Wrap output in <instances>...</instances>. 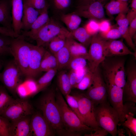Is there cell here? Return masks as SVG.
I'll return each mask as SVG.
<instances>
[{"mask_svg":"<svg viewBox=\"0 0 136 136\" xmlns=\"http://www.w3.org/2000/svg\"><path fill=\"white\" fill-rule=\"evenodd\" d=\"M56 89L52 87L45 90L37 101V107L52 126L56 135L71 136L62 121L56 100Z\"/></svg>","mask_w":136,"mask_h":136,"instance_id":"cell-1","label":"cell"},{"mask_svg":"<svg viewBox=\"0 0 136 136\" xmlns=\"http://www.w3.org/2000/svg\"><path fill=\"white\" fill-rule=\"evenodd\" d=\"M55 96L62 123L71 136H80L83 132L96 130L86 125L81 121L69 107L57 88H56Z\"/></svg>","mask_w":136,"mask_h":136,"instance_id":"cell-2","label":"cell"},{"mask_svg":"<svg viewBox=\"0 0 136 136\" xmlns=\"http://www.w3.org/2000/svg\"><path fill=\"white\" fill-rule=\"evenodd\" d=\"M94 112L96 121L100 127L112 136L118 134L117 126L120 122L119 115L107 100L94 105Z\"/></svg>","mask_w":136,"mask_h":136,"instance_id":"cell-3","label":"cell"},{"mask_svg":"<svg viewBox=\"0 0 136 136\" xmlns=\"http://www.w3.org/2000/svg\"><path fill=\"white\" fill-rule=\"evenodd\" d=\"M21 35L13 38L10 46V54L25 78L28 76L29 61L31 44L26 41Z\"/></svg>","mask_w":136,"mask_h":136,"instance_id":"cell-4","label":"cell"},{"mask_svg":"<svg viewBox=\"0 0 136 136\" xmlns=\"http://www.w3.org/2000/svg\"><path fill=\"white\" fill-rule=\"evenodd\" d=\"M22 72L14 60L8 62L0 72V81L4 86L14 95L16 94V88L24 80Z\"/></svg>","mask_w":136,"mask_h":136,"instance_id":"cell-5","label":"cell"},{"mask_svg":"<svg viewBox=\"0 0 136 136\" xmlns=\"http://www.w3.org/2000/svg\"><path fill=\"white\" fill-rule=\"evenodd\" d=\"M108 41L99 35L92 36L88 53V68L94 73L106 58L105 53Z\"/></svg>","mask_w":136,"mask_h":136,"instance_id":"cell-6","label":"cell"},{"mask_svg":"<svg viewBox=\"0 0 136 136\" xmlns=\"http://www.w3.org/2000/svg\"><path fill=\"white\" fill-rule=\"evenodd\" d=\"M102 63L105 78L113 79L118 86L123 88L126 80L125 60L121 58L107 60L106 58Z\"/></svg>","mask_w":136,"mask_h":136,"instance_id":"cell-7","label":"cell"},{"mask_svg":"<svg viewBox=\"0 0 136 136\" xmlns=\"http://www.w3.org/2000/svg\"><path fill=\"white\" fill-rule=\"evenodd\" d=\"M61 35L72 37L71 32L61 24L50 18L48 23L38 32L32 40L37 45L44 48L53 39Z\"/></svg>","mask_w":136,"mask_h":136,"instance_id":"cell-8","label":"cell"},{"mask_svg":"<svg viewBox=\"0 0 136 136\" xmlns=\"http://www.w3.org/2000/svg\"><path fill=\"white\" fill-rule=\"evenodd\" d=\"M35 111L33 105L27 99L17 98L14 99L1 115L11 122L31 115Z\"/></svg>","mask_w":136,"mask_h":136,"instance_id":"cell-9","label":"cell"},{"mask_svg":"<svg viewBox=\"0 0 136 136\" xmlns=\"http://www.w3.org/2000/svg\"><path fill=\"white\" fill-rule=\"evenodd\" d=\"M72 95L77 101L79 111L85 124L95 130L98 129L100 127L95 118L94 112V104L93 102L83 93L76 92L73 93Z\"/></svg>","mask_w":136,"mask_h":136,"instance_id":"cell-10","label":"cell"},{"mask_svg":"<svg viewBox=\"0 0 136 136\" xmlns=\"http://www.w3.org/2000/svg\"><path fill=\"white\" fill-rule=\"evenodd\" d=\"M85 94L94 105L107 100L108 96L106 84L101 75L99 67L94 73L92 83Z\"/></svg>","mask_w":136,"mask_h":136,"instance_id":"cell-11","label":"cell"},{"mask_svg":"<svg viewBox=\"0 0 136 136\" xmlns=\"http://www.w3.org/2000/svg\"><path fill=\"white\" fill-rule=\"evenodd\" d=\"M105 79L110 104L118 112L120 123L122 122L125 120L124 112L123 89L117 85L113 79Z\"/></svg>","mask_w":136,"mask_h":136,"instance_id":"cell-12","label":"cell"},{"mask_svg":"<svg viewBox=\"0 0 136 136\" xmlns=\"http://www.w3.org/2000/svg\"><path fill=\"white\" fill-rule=\"evenodd\" d=\"M30 126L32 136H55L56 135L52 126L39 110L31 115Z\"/></svg>","mask_w":136,"mask_h":136,"instance_id":"cell-13","label":"cell"},{"mask_svg":"<svg viewBox=\"0 0 136 136\" xmlns=\"http://www.w3.org/2000/svg\"><path fill=\"white\" fill-rule=\"evenodd\" d=\"M126 71L125 84L123 88V100L136 103V65L135 62L128 65Z\"/></svg>","mask_w":136,"mask_h":136,"instance_id":"cell-14","label":"cell"},{"mask_svg":"<svg viewBox=\"0 0 136 136\" xmlns=\"http://www.w3.org/2000/svg\"><path fill=\"white\" fill-rule=\"evenodd\" d=\"M73 12L80 17L96 21L103 19L105 15L103 4L99 2L77 6L76 10Z\"/></svg>","mask_w":136,"mask_h":136,"instance_id":"cell-15","label":"cell"},{"mask_svg":"<svg viewBox=\"0 0 136 136\" xmlns=\"http://www.w3.org/2000/svg\"><path fill=\"white\" fill-rule=\"evenodd\" d=\"M46 50L43 47L31 44L29 59L28 78L35 79L41 73L40 71L41 62Z\"/></svg>","mask_w":136,"mask_h":136,"instance_id":"cell-16","label":"cell"},{"mask_svg":"<svg viewBox=\"0 0 136 136\" xmlns=\"http://www.w3.org/2000/svg\"><path fill=\"white\" fill-rule=\"evenodd\" d=\"M31 116L11 122L10 136H32L30 126Z\"/></svg>","mask_w":136,"mask_h":136,"instance_id":"cell-17","label":"cell"},{"mask_svg":"<svg viewBox=\"0 0 136 136\" xmlns=\"http://www.w3.org/2000/svg\"><path fill=\"white\" fill-rule=\"evenodd\" d=\"M108 45L106 51V57L122 56L130 54L136 58V52L131 51L121 40H108Z\"/></svg>","mask_w":136,"mask_h":136,"instance_id":"cell-18","label":"cell"},{"mask_svg":"<svg viewBox=\"0 0 136 136\" xmlns=\"http://www.w3.org/2000/svg\"><path fill=\"white\" fill-rule=\"evenodd\" d=\"M23 8L21 22V30L28 31L41 13L26 0H23Z\"/></svg>","mask_w":136,"mask_h":136,"instance_id":"cell-19","label":"cell"},{"mask_svg":"<svg viewBox=\"0 0 136 136\" xmlns=\"http://www.w3.org/2000/svg\"><path fill=\"white\" fill-rule=\"evenodd\" d=\"M11 3L13 30L16 36L18 37L21 35L22 30L23 0H12Z\"/></svg>","mask_w":136,"mask_h":136,"instance_id":"cell-20","label":"cell"},{"mask_svg":"<svg viewBox=\"0 0 136 136\" xmlns=\"http://www.w3.org/2000/svg\"><path fill=\"white\" fill-rule=\"evenodd\" d=\"M16 94L20 98L27 99L38 93L36 81L35 79L26 78L17 86Z\"/></svg>","mask_w":136,"mask_h":136,"instance_id":"cell-21","label":"cell"},{"mask_svg":"<svg viewBox=\"0 0 136 136\" xmlns=\"http://www.w3.org/2000/svg\"><path fill=\"white\" fill-rule=\"evenodd\" d=\"M48 9L46 8L41 13L32 24L29 30L21 31L22 34L20 35L24 37H28L32 39L49 21L50 18L48 14Z\"/></svg>","mask_w":136,"mask_h":136,"instance_id":"cell-22","label":"cell"},{"mask_svg":"<svg viewBox=\"0 0 136 136\" xmlns=\"http://www.w3.org/2000/svg\"><path fill=\"white\" fill-rule=\"evenodd\" d=\"M11 1L12 0H0V24L14 32Z\"/></svg>","mask_w":136,"mask_h":136,"instance_id":"cell-23","label":"cell"},{"mask_svg":"<svg viewBox=\"0 0 136 136\" xmlns=\"http://www.w3.org/2000/svg\"><path fill=\"white\" fill-rule=\"evenodd\" d=\"M67 40L71 58L82 57L88 60V51L85 47L76 41L72 37L67 38Z\"/></svg>","mask_w":136,"mask_h":136,"instance_id":"cell-24","label":"cell"},{"mask_svg":"<svg viewBox=\"0 0 136 136\" xmlns=\"http://www.w3.org/2000/svg\"><path fill=\"white\" fill-rule=\"evenodd\" d=\"M58 88L64 96L70 94L72 89L68 73L65 70L59 71L57 76Z\"/></svg>","mask_w":136,"mask_h":136,"instance_id":"cell-25","label":"cell"},{"mask_svg":"<svg viewBox=\"0 0 136 136\" xmlns=\"http://www.w3.org/2000/svg\"><path fill=\"white\" fill-rule=\"evenodd\" d=\"M55 56L58 63V71H59L66 68L71 58L67 39L64 46Z\"/></svg>","mask_w":136,"mask_h":136,"instance_id":"cell-26","label":"cell"},{"mask_svg":"<svg viewBox=\"0 0 136 136\" xmlns=\"http://www.w3.org/2000/svg\"><path fill=\"white\" fill-rule=\"evenodd\" d=\"M58 63L55 56L46 50L41 62L40 72H46L52 69L58 70Z\"/></svg>","mask_w":136,"mask_h":136,"instance_id":"cell-27","label":"cell"},{"mask_svg":"<svg viewBox=\"0 0 136 136\" xmlns=\"http://www.w3.org/2000/svg\"><path fill=\"white\" fill-rule=\"evenodd\" d=\"M105 8L107 12L111 15L121 13L125 14L128 11L127 1L112 0L106 5Z\"/></svg>","mask_w":136,"mask_h":136,"instance_id":"cell-28","label":"cell"},{"mask_svg":"<svg viewBox=\"0 0 136 136\" xmlns=\"http://www.w3.org/2000/svg\"><path fill=\"white\" fill-rule=\"evenodd\" d=\"M80 16L73 12L62 14L61 20L66 25L70 32L76 30L79 27L81 22Z\"/></svg>","mask_w":136,"mask_h":136,"instance_id":"cell-29","label":"cell"},{"mask_svg":"<svg viewBox=\"0 0 136 136\" xmlns=\"http://www.w3.org/2000/svg\"><path fill=\"white\" fill-rule=\"evenodd\" d=\"M71 32L74 39L76 40L86 48L90 45L92 36L88 33L84 27H79Z\"/></svg>","mask_w":136,"mask_h":136,"instance_id":"cell-30","label":"cell"},{"mask_svg":"<svg viewBox=\"0 0 136 136\" xmlns=\"http://www.w3.org/2000/svg\"><path fill=\"white\" fill-rule=\"evenodd\" d=\"M56 69H52L46 73L37 81L38 93L45 90L51 83L57 71Z\"/></svg>","mask_w":136,"mask_h":136,"instance_id":"cell-31","label":"cell"},{"mask_svg":"<svg viewBox=\"0 0 136 136\" xmlns=\"http://www.w3.org/2000/svg\"><path fill=\"white\" fill-rule=\"evenodd\" d=\"M64 35H58L53 39L47 46L49 51L54 55L65 45L67 38L71 37Z\"/></svg>","mask_w":136,"mask_h":136,"instance_id":"cell-32","label":"cell"},{"mask_svg":"<svg viewBox=\"0 0 136 136\" xmlns=\"http://www.w3.org/2000/svg\"><path fill=\"white\" fill-rule=\"evenodd\" d=\"M129 23L126 18L118 29L122 37L125 40L128 45L134 51L136 52L135 45L128 31Z\"/></svg>","mask_w":136,"mask_h":136,"instance_id":"cell-33","label":"cell"},{"mask_svg":"<svg viewBox=\"0 0 136 136\" xmlns=\"http://www.w3.org/2000/svg\"><path fill=\"white\" fill-rule=\"evenodd\" d=\"M14 99L9 95L4 86L0 85V115Z\"/></svg>","mask_w":136,"mask_h":136,"instance_id":"cell-34","label":"cell"},{"mask_svg":"<svg viewBox=\"0 0 136 136\" xmlns=\"http://www.w3.org/2000/svg\"><path fill=\"white\" fill-rule=\"evenodd\" d=\"M94 73L91 72L88 68L84 76L77 84L75 88L84 90L87 89L91 85L93 79Z\"/></svg>","mask_w":136,"mask_h":136,"instance_id":"cell-35","label":"cell"},{"mask_svg":"<svg viewBox=\"0 0 136 136\" xmlns=\"http://www.w3.org/2000/svg\"><path fill=\"white\" fill-rule=\"evenodd\" d=\"M87 60L82 57L71 58L66 68L70 70L76 71L87 67Z\"/></svg>","mask_w":136,"mask_h":136,"instance_id":"cell-36","label":"cell"},{"mask_svg":"<svg viewBox=\"0 0 136 136\" xmlns=\"http://www.w3.org/2000/svg\"><path fill=\"white\" fill-rule=\"evenodd\" d=\"M131 113L125 115V120L119 124L126 127L134 136H136V118Z\"/></svg>","mask_w":136,"mask_h":136,"instance_id":"cell-37","label":"cell"},{"mask_svg":"<svg viewBox=\"0 0 136 136\" xmlns=\"http://www.w3.org/2000/svg\"><path fill=\"white\" fill-rule=\"evenodd\" d=\"M13 38L0 33V56L10 53V46Z\"/></svg>","mask_w":136,"mask_h":136,"instance_id":"cell-38","label":"cell"},{"mask_svg":"<svg viewBox=\"0 0 136 136\" xmlns=\"http://www.w3.org/2000/svg\"><path fill=\"white\" fill-rule=\"evenodd\" d=\"M65 97L66 101L69 107L85 124L84 121L80 113L78 102L76 99L73 95L70 94Z\"/></svg>","mask_w":136,"mask_h":136,"instance_id":"cell-39","label":"cell"},{"mask_svg":"<svg viewBox=\"0 0 136 136\" xmlns=\"http://www.w3.org/2000/svg\"><path fill=\"white\" fill-rule=\"evenodd\" d=\"M50 2L54 8L62 11L68 9L71 6L73 0H50Z\"/></svg>","mask_w":136,"mask_h":136,"instance_id":"cell-40","label":"cell"},{"mask_svg":"<svg viewBox=\"0 0 136 136\" xmlns=\"http://www.w3.org/2000/svg\"><path fill=\"white\" fill-rule=\"evenodd\" d=\"M11 124L9 120L0 115V136H10Z\"/></svg>","mask_w":136,"mask_h":136,"instance_id":"cell-41","label":"cell"},{"mask_svg":"<svg viewBox=\"0 0 136 136\" xmlns=\"http://www.w3.org/2000/svg\"><path fill=\"white\" fill-rule=\"evenodd\" d=\"M88 33L92 36L99 31V22L95 20L90 19L84 26Z\"/></svg>","mask_w":136,"mask_h":136,"instance_id":"cell-42","label":"cell"},{"mask_svg":"<svg viewBox=\"0 0 136 136\" xmlns=\"http://www.w3.org/2000/svg\"><path fill=\"white\" fill-rule=\"evenodd\" d=\"M99 35L101 37L106 40H116L122 37L118 28L111 29L106 33H100Z\"/></svg>","mask_w":136,"mask_h":136,"instance_id":"cell-43","label":"cell"},{"mask_svg":"<svg viewBox=\"0 0 136 136\" xmlns=\"http://www.w3.org/2000/svg\"><path fill=\"white\" fill-rule=\"evenodd\" d=\"M35 9L41 13L47 8L49 5L47 0H26Z\"/></svg>","mask_w":136,"mask_h":136,"instance_id":"cell-44","label":"cell"},{"mask_svg":"<svg viewBox=\"0 0 136 136\" xmlns=\"http://www.w3.org/2000/svg\"><path fill=\"white\" fill-rule=\"evenodd\" d=\"M136 103L132 101H126L124 103V115L131 113L135 115L136 113Z\"/></svg>","mask_w":136,"mask_h":136,"instance_id":"cell-45","label":"cell"},{"mask_svg":"<svg viewBox=\"0 0 136 136\" xmlns=\"http://www.w3.org/2000/svg\"><path fill=\"white\" fill-rule=\"evenodd\" d=\"M99 25L100 33H106L111 29L110 23L107 20H103L99 22Z\"/></svg>","mask_w":136,"mask_h":136,"instance_id":"cell-46","label":"cell"},{"mask_svg":"<svg viewBox=\"0 0 136 136\" xmlns=\"http://www.w3.org/2000/svg\"><path fill=\"white\" fill-rule=\"evenodd\" d=\"M68 73L72 88H75L77 84L76 71L73 70H70Z\"/></svg>","mask_w":136,"mask_h":136,"instance_id":"cell-47","label":"cell"},{"mask_svg":"<svg viewBox=\"0 0 136 136\" xmlns=\"http://www.w3.org/2000/svg\"><path fill=\"white\" fill-rule=\"evenodd\" d=\"M93 133H85V136H106L107 135L108 132L105 129L100 127L95 131Z\"/></svg>","mask_w":136,"mask_h":136,"instance_id":"cell-48","label":"cell"},{"mask_svg":"<svg viewBox=\"0 0 136 136\" xmlns=\"http://www.w3.org/2000/svg\"><path fill=\"white\" fill-rule=\"evenodd\" d=\"M128 28L129 34L132 39L136 31V18L130 23Z\"/></svg>","mask_w":136,"mask_h":136,"instance_id":"cell-49","label":"cell"},{"mask_svg":"<svg viewBox=\"0 0 136 136\" xmlns=\"http://www.w3.org/2000/svg\"><path fill=\"white\" fill-rule=\"evenodd\" d=\"M0 33L13 38L17 37L13 31L3 26H0Z\"/></svg>","mask_w":136,"mask_h":136,"instance_id":"cell-50","label":"cell"},{"mask_svg":"<svg viewBox=\"0 0 136 136\" xmlns=\"http://www.w3.org/2000/svg\"><path fill=\"white\" fill-rule=\"evenodd\" d=\"M106 0H77V6L89 4L95 2H99L103 4Z\"/></svg>","mask_w":136,"mask_h":136,"instance_id":"cell-51","label":"cell"},{"mask_svg":"<svg viewBox=\"0 0 136 136\" xmlns=\"http://www.w3.org/2000/svg\"><path fill=\"white\" fill-rule=\"evenodd\" d=\"M126 18L125 14L121 13L118 14L115 20L117 24L119 26H120Z\"/></svg>","mask_w":136,"mask_h":136,"instance_id":"cell-52","label":"cell"},{"mask_svg":"<svg viewBox=\"0 0 136 136\" xmlns=\"http://www.w3.org/2000/svg\"><path fill=\"white\" fill-rule=\"evenodd\" d=\"M135 18H136V11L132 9L128 13L126 17L129 24Z\"/></svg>","mask_w":136,"mask_h":136,"instance_id":"cell-53","label":"cell"},{"mask_svg":"<svg viewBox=\"0 0 136 136\" xmlns=\"http://www.w3.org/2000/svg\"><path fill=\"white\" fill-rule=\"evenodd\" d=\"M131 6L132 9L136 11V0H132Z\"/></svg>","mask_w":136,"mask_h":136,"instance_id":"cell-54","label":"cell"},{"mask_svg":"<svg viewBox=\"0 0 136 136\" xmlns=\"http://www.w3.org/2000/svg\"><path fill=\"white\" fill-rule=\"evenodd\" d=\"M4 62L3 61L0 59V71L3 65Z\"/></svg>","mask_w":136,"mask_h":136,"instance_id":"cell-55","label":"cell"},{"mask_svg":"<svg viewBox=\"0 0 136 136\" xmlns=\"http://www.w3.org/2000/svg\"><path fill=\"white\" fill-rule=\"evenodd\" d=\"M118 1H127L128 0H117Z\"/></svg>","mask_w":136,"mask_h":136,"instance_id":"cell-56","label":"cell"}]
</instances>
